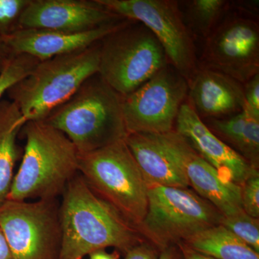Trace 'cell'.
Here are the masks:
<instances>
[{
  "label": "cell",
  "mask_w": 259,
  "mask_h": 259,
  "mask_svg": "<svg viewBox=\"0 0 259 259\" xmlns=\"http://www.w3.org/2000/svg\"><path fill=\"white\" fill-rule=\"evenodd\" d=\"M168 64L161 44L139 22L127 19L100 41L98 74L122 97L134 93Z\"/></svg>",
  "instance_id": "cell-7"
},
{
  "label": "cell",
  "mask_w": 259,
  "mask_h": 259,
  "mask_svg": "<svg viewBox=\"0 0 259 259\" xmlns=\"http://www.w3.org/2000/svg\"><path fill=\"white\" fill-rule=\"evenodd\" d=\"M0 259H13L4 235L0 229Z\"/></svg>",
  "instance_id": "cell-32"
},
{
  "label": "cell",
  "mask_w": 259,
  "mask_h": 259,
  "mask_svg": "<svg viewBox=\"0 0 259 259\" xmlns=\"http://www.w3.org/2000/svg\"><path fill=\"white\" fill-rule=\"evenodd\" d=\"M61 197L59 259H82L110 247L125 254L146 241L139 228L97 195L79 173Z\"/></svg>",
  "instance_id": "cell-1"
},
{
  "label": "cell",
  "mask_w": 259,
  "mask_h": 259,
  "mask_svg": "<svg viewBox=\"0 0 259 259\" xmlns=\"http://www.w3.org/2000/svg\"><path fill=\"white\" fill-rule=\"evenodd\" d=\"M0 229L13 259H59L61 225L57 199L0 205Z\"/></svg>",
  "instance_id": "cell-8"
},
{
  "label": "cell",
  "mask_w": 259,
  "mask_h": 259,
  "mask_svg": "<svg viewBox=\"0 0 259 259\" xmlns=\"http://www.w3.org/2000/svg\"><path fill=\"white\" fill-rule=\"evenodd\" d=\"M175 131L223 178L241 187L250 177L259 175L258 170L213 134L187 101L181 107Z\"/></svg>",
  "instance_id": "cell-14"
},
{
  "label": "cell",
  "mask_w": 259,
  "mask_h": 259,
  "mask_svg": "<svg viewBox=\"0 0 259 259\" xmlns=\"http://www.w3.org/2000/svg\"><path fill=\"white\" fill-rule=\"evenodd\" d=\"M187 82V101L202 120L225 118L244 110L243 84L228 75L199 66Z\"/></svg>",
  "instance_id": "cell-16"
},
{
  "label": "cell",
  "mask_w": 259,
  "mask_h": 259,
  "mask_svg": "<svg viewBox=\"0 0 259 259\" xmlns=\"http://www.w3.org/2000/svg\"><path fill=\"white\" fill-rule=\"evenodd\" d=\"M122 99L96 74L44 121L61 131L78 153L90 152L125 139L128 134Z\"/></svg>",
  "instance_id": "cell-3"
},
{
  "label": "cell",
  "mask_w": 259,
  "mask_h": 259,
  "mask_svg": "<svg viewBox=\"0 0 259 259\" xmlns=\"http://www.w3.org/2000/svg\"><path fill=\"white\" fill-rule=\"evenodd\" d=\"M177 245L180 247L182 255H183L184 259H215L208 256V255L202 254V253L196 251V250L192 249V248L186 245L185 243H182V242H181V243H178Z\"/></svg>",
  "instance_id": "cell-28"
},
{
  "label": "cell",
  "mask_w": 259,
  "mask_h": 259,
  "mask_svg": "<svg viewBox=\"0 0 259 259\" xmlns=\"http://www.w3.org/2000/svg\"><path fill=\"white\" fill-rule=\"evenodd\" d=\"M13 56L5 44L4 37L0 34V74Z\"/></svg>",
  "instance_id": "cell-30"
},
{
  "label": "cell",
  "mask_w": 259,
  "mask_h": 259,
  "mask_svg": "<svg viewBox=\"0 0 259 259\" xmlns=\"http://www.w3.org/2000/svg\"><path fill=\"white\" fill-rule=\"evenodd\" d=\"M244 111L250 117L259 120V74L243 84Z\"/></svg>",
  "instance_id": "cell-26"
},
{
  "label": "cell",
  "mask_w": 259,
  "mask_h": 259,
  "mask_svg": "<svg viewBox=\"0 0 259 259\" xmlns=\"http://www.w3.org/2000/svg\"><path fill=\"white\" fill-rule=\"evenodd\" d=\"M203 67L244 84L259 74V25L245 15L227 14L205 39Z\"/></svg>",
  "instance_id": "cell-11"
},
{
  "label": "cell",
  "mask_w": 259,
  "mask_h": 259,
  "mask_svg": "<svg viewBox=\"0 0 259 259\" xmlns=\"http://www.w3.org/2000/svg\"><path fill=\"white\" fill-rule=\"evenodd\" d=\"M39 62L27 54L12 56L0 74V100L13 85L30 74Z\"/></svg>",
  "instance_id": "cell-23"
},
{
  "label": "cell",
  "mask_w": 259,
  "mask_h": 259,
  "mask_svg": "<svg viewBox=\"0 0 259 259\" xmlns=\"http://www.w3.org/2000/svg\"><path fill=\"white\" fill-rule=\"evenodd\" d=\"M159 259H184L178 245L167 247L160 251Z\"/></svg>",
  "instance_id": "cell-29"
},
{
  "label": "cell",
  "mask_w": 259,
  "mask_h": 259,
  "mask_svg": "<svg viewBox=\"0 0 259 259\" xmlns=\"http://www.w3.org/2000/svg\"><path fill=\"white\" fill-rule=\"evenodd\" d=\"M223 218L190 187L148 185L147 212L139 228L145 239L161 251L218 226Z\"/></svg>",
  "instance_id": "cell-6"
},
{
  "label": "cell",
  "mask_w": 259,
  "mask_h": 259,
  "mask_svg": "<svg viewBox=\"0 0 259 259\" xmlns=\"http://www.w3.org/2000/svg\"><path fill=\"white\" fill-rule=\"evenodd\" d=\"M182 243L215 259H259V253L222 225L201 232Z\"/></svg>",
  "instance_id": "cell-20"
},
{
  "label": "cell",
  "mask_w": 259,
  "mask_h": 259,
  "mask_svg": "<svg viewBox=\"0 0 259 259\" xmlns=\"http://www.w3.org/2000/svg\"><path fill=\"white\" fill-rule=\"evenodd\" d=\"M124 255L125 259H159L160 250L146 241L133 247Z\"/></svg>",
  "instance_id": "cell-27"
},
{
  "label": "cell",
  "mask_w": 259,
  "mask_h": 259,
  "mask_svg": "<svg viewBox=\"0 0 259 259\" xmlns=\"http://www.w3.org/2000/svg\"><path fill=\"white\" fill-rule=\"evenodd\" d=\"M25 123L14 102L0 100V205L6 201L14 179L15 164L23 153L17 139Z\"/></svg>",
  "instance_id": "cell-19"
},
{
  "label": "cell",
  "mask_w": 259,
  "mask_h": 259,
  "mask_svg": "<svg viewBox=\"0 0 259 259\" xmlns=\"http://www.w3.org/2000/svg\"><path fill=\"white\" fill-rule=\"evenodd\" d=\"M100 41L87 49L40 61L7 95L25 122L44 120L69 100L82 83L98 74Z\"/></svg>",
  "instance_id": "cell-4"
},
{
  "label": "cell",
  "mask_w": 259,
  "mask_h": 259,
  "mask_svg": "<svg viewBox=\"0 0 259 259\" xmlns=\"http://www.w3.org/2000/svg\"><path fill=\"white\" fill-rule=\"evenodd\" d=\"M181 9L186 25L192 36L205 40L228 14L231 3L226 0H191L183 2Z\"/></svg>",
  "instance_id": "cell-21"
},
{
  "label": "cell",
  "mask_w": 259,
  "mask_h": 259,
  "mask_svg": "<svg viewBox=\"0 0 259 259\" xmlns=\"http://www.w3.org/2000/svg\"><path fill=\"white\" fill-rule=\"evenodd\" d=\"M221 225L259 253V218L251 217L242 210L223 217Z\"/></svg>",
  "instance_id": "cell-22"
},
{
  "label": "cell",
  "mask_w": 259,
  "mask_h": 259,
  "mask_svg": "<svg viewBox=\"0 0 259 259\" xmlns=\"http://www.w3.org/2000/svg\"><path fill=\"white\" fill-rule=\"evenodd\" d=\"M125 139L79 153L78 171L97 195L139 228L147 212L148 185Z\"/></svg>",
  "instance_id": "cell-5"
},
{
  "label": "cell",
  "mask_w": 259,
  "mask_h": 259,
  "mask_svg": "<svg viewBox=\"0 0 259 259\" xmlns=\"http://www.w3.org/2000/svg\"><path fill=\"white\" fill-rule=\"evenodd\" d=\"M90 259H120V252L115 250L112 253H108L105 249L95 250L90 253Z\"/></svg>",
  "instance_id": "cell-31"
},
{
  "label": "cell",
  "mask_w": 259,
  "mask_h": 259,
  "mask_svg": "<svg viewBox=\"0 0 259 259\" xmlns=\"http://www.w3.org/2000/svg\"><path fill=\"white\" fill-rule=\"evenodd\" d=\"M127 20V19H121L118 21L80 32L18 29L3 37L12 55L27 54L42 61L91 47L123 25Z\"/></svg>",
  "instance_id": "cell-15"
},
{
  "label": "cell",
  "mask_w": 259,
  "mask_h": 259,
  "mask_svg": "<svg viewBox=\"0 0 259 259\" xmlns=\"http://www.w3.org/2000/svg\"><path fill=\"white\" fill-rule=\"evenodd\" d=\"M156 136L175 164L183 172L190 187L210 202L223 217L243 210L241 186L223 178L176 131Z\"/></svg>",
  "instance_id": "cell-12"
},
{
  "label": "cell",
  "mask_w": 259,
  "mask_h": 259,
  "mask_svg": "<svg viewBox=\"0 0 259 259\" xmlns=\"http://www.w3.org/2000/svg\"><path fill=\"white\" fill-rule=\"evenodd\" d=\"M187 93V80L171 65H166L122 99L127 134L160 135L175 131Z\"/></svg>",
  "instance_id": "cell-10"
},
{
  "label": "cell",
  "mask_w": 259,
  "mask_h": 259,
  "mask_svg": "<svg viewBox=\"0 0 259 259\" xmlns=\"http://www.w3.org/2000/svg\"><path fill=\"white\" fill-rule=\"evenodd\" d=\"M205 124L213 134L241 155L253 168L258 170V119L250 117L243 110L225 118L207 119Z\"/></svg>",
  "instance_id": "cell-18"
},
{
  "label": "cell",
  "mask_w": 259,
  "mask_h": 259,
  "mask_svg": "<svg viewBox=\"0 0 259 259\" xmlns=\"http://www.w3.org/2000/svg\"><path fill=\"white\" fill-rule=\"evenodd\" d=\"M241 202L246 214L259 218V175L250 177L241 186Z\"/></svg>",
  "instance_id": "cell-25"
},
{
  "label": "cell",
  "mask_w": 259,
  "mask_h": 259,
  "mask_svg": "<svg viewBox=\"0 0 259 259\" xmlns=\"http://www.w3.org/2000/svg\"><path fill=\"white\" fill-rule=\"evenodd\" d=\"M123 19L97 0H30L18 29L88 31Z\"/></svg>",
  "instance_id": "cell-13"
},
{
  "label": "cell",
  "mask_w": 259,
  "mask_h": 259,
  "mask_svg": "<svg viewBox=\"0 0 259 259\" xmlns=\"http://www.w3.org/2000/svg\"><path fill=\"white\" fill-rule=\"evenodd\" d=\"M125 140L148 185L190 187L156 135L129 134Z\"/></svg>",
  "instance_id": "cell-17"
},
{
  "label": "cell",
  "mask_w": 259,
  "mask_h": 259,
  "mask_svg": "<svg viewBox=\"0 0 259 259\" xmlns=\"http://www.w3.org/2000/svg\"><path fill=\"white\" fill-rule=\"evenodd\" d=\"M30 0H0V34L3 36L18 30V21Z\"/></svg>",
  "instance_id": "cell-24"
},
{
  "label": "cell",
  "mask_w": 259,
  "mask_h": 259,
  "mask_svg": "<svg viewBox=\"0 0 259 259\" xmlns=\"http://www.w3.org/2000/svg\"><path fill=\"white\" fill-rule=\"evenodd\" d=\"M122 18L139 22L161 44L168 64L188 81L199 68L193 36L175 0H97Z\"/></svg>",
  "instance_id": "cell-9"
},
{
  "label": "cell",
  "mask_w": 259,
  "mask_h": 259,
  "mask_svg": "<svg viewBox=\"0 0 259 259\" xmlns=\"http://www.w3.org/2000/svg\"><path fill=\"white\" fill-rule=\"evenodd\" d=\"M21 132L26 144L7 199H58L79 173L77 150L61 131L44 120L27 122Z\"/></svg>",
  "instance_id": "cell-2"
}]
</instances>
